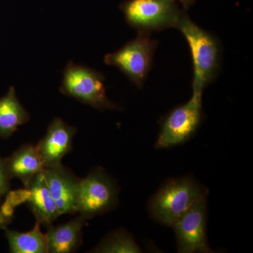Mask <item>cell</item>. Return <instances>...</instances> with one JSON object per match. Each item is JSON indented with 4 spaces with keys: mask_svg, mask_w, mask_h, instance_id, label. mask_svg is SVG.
<instances>
[{
    "mask_svg": "<svg viewBox=\"0 0 253 253\" xmlns=\"http://www.w3.org/2000/svg\"><path fill=\"white\" fill-rule=\"evenodd\" d=\"M189 44L192 58L194 78L193 93L203 94L219 75L221 68V45L217 37L193 22L186 11L176 27Z\"/></svg>",
    "mask_w": 253,
    "mask_h": 253,
    "instance_id": "obj_1",
    "label": "cell"
},
{
    "mask_svg": "<svg viewBox=\"0 0 253 253\" xmlns=\"http://www.w3.org/2000/svg\"><path fill=\"white\" fill-rule=\"evenodd\" d=\"M208 194V190L191 176L170 179L150 200L149 212L154 220L170 227L195 202Z\"/></svg>",
    "mask_w": 253,
    "mask_h": 253,
    "instance_id": "obj_2",
    "label": "cell"
},
{
    "mask_svg": "<svg viewBox=\"0 0 253 253\" xmlns=\"http://www.w3.org/2000/svg\"><path fill=\"white\" fill-rule=\"evenodd\" d=\"M126 22L138 33L176 28L183 14L174 0H126L121 4Z\"/></svg>",
    "mask_w": 253,
    "mask_h": 253,
    "instance_id": "obj_3",
    "label": "cell"
},
{
    "mask_svg": "<svg viewBox=\"0 0 253 253\" xmlns=\"http://www.w3.org/2000/svg\"><path fill=\"white\" fill-rule=\"evenodd\" d=\"M105 81L104 74L99 71L70 61L63 71L60 91L99 111L120 109L108 98Z\"/></svg>",
    "mask_w": 253,
    "mask_h": 253,
    "instance_id": "obj_4",
    "label": "cell"
},
{
    "mask_svg": "<svg viewBox=\"0 0 253 253\" xmlns=\"http://www.w3.org/2000/svg\"><path fill=\"white\" fill-rule=\"evenodd\" d=\"M158 42L150 35L138 33L135 39L126 42L115 52L104 57V62L115 66L130 80L138 88L144 86L153 66Z\"/></svg>",
    "mask_w": 253,
    "mask_h": 253,
    "instance_id": "obj_5",
    "label": "cell"
},
{
    "mask_svg": "<svg viewBox=\"0 0 253 253\" xmlns=\"http://www.w3.org/2000/svg\"><path fill=\"white\" fill-rule=\"evenodd\" d=\"M202 95L193 93L186 104L174 108L163 120L155 148L169 149L189 141L199 129L203 118Z\"/></svg>",
    "mask_w": 253,
    "mask_h": 253,
    "instance_id": "obj_6",
    "label": "cell"
},
{
    "mask_svg": "<svg viewBox=\"0 0 253 253\" xmlns=\"http://www.w3.org/2000/svg\"><path fill=\"white\" fill-rule=\"evenodd\" d=\"M118 194L119 189L114 179L102 168H94L81 179L78 212L86 219L104 214L117 206Z\"/></svg>",
    "mask_w": 253,
    "mask_h": 253,
    "instance_id": "obj_7",
    "label": "cell"
},
{
    "mask_svg": "<svg viewBox=\"0 0 253 253\" xmlns=\"http://www.w3.org/2000/svg\"><path fill=\"white\" fill-rule=\"evenodd\" d=\"M206 225L207 196L198 200L171 225L175 234L177 252L214 253L208 244Z\"/></svg>",
    "mask_w": 253,
    "mask_h": 253,
    "instance_id": "obj_8",
    "label": "cell"
},
{
    "mask_svg": "<svg viewBox=\"0 0 253 253\" xmlns=\"http://www.w3.org/2000/svg\"><path fill=\"white\" fill-rule=\"evenodd\" d=\"M43 174L60 214L77 213L81 178L63 167L62 163L44 168Z\"/></svg>",
    "mask_w": 253,
    "mask_h": 253,
    "instance_id": "obj_9",
    "label": "cell"
},
{
    "mask_svg": "<svg viewBox=\"0 0 253 253\" xmlns=\"http://www.w3.org/2000/svg\"><path fill=\"white\" fill-rule=\"evenodd\" d=\"M77 130L61 118H56L50 123L45 135L36 145L44 168L61 164V161L71 152Z\"/></svg>",
    "mask_w": 253,
    "mask_h": 253,
    "instance_id": "obj_10",
    "label": "cell"
},
{
    "mask_svg": "<svg viewBox=\"0 0 253 253\" xmlns=\"http://www.w3.org/2000/svg\"><path fill=\"white\" fill-rule=\"evenodd\" d=\"M27 201L36 221L49 227L61 216L49 188L43 172L36 174L26 186Z\"/></svg>",
    "mask_w": 253,
    "mask_h": 253,
    "instance_id": "obj_11",
    "label": "cell"
},
{
    "mask_svg": "<svg viewBox=\"0 0 253 253\" xmlns=\"http://www.w3.org/2000/svg\"><path fill=\"white\" fill-rule=\"evenodd\" d=\"M4 166L10 179L17 178L26 187L36 174L43 172L44 166L36 146L23 144L9 157L4 158Z\"/></svg>",
    "mask_w": 253,
    "mask_h": 253,
    "instance_id": "obj_12",
    "label": "cell"
},
{
    "mask_svg": "<svg viewBox=\"0 0 253 253\" xmlns=\"http://www.w3.org/2000/svg\"><path fill=\"white\" fill-rule=\"evenodd\" d=\"M86 219L80 214L61 225L48 227L45 234L48 253H71L77 251L81 246L83 228Z\"/></svg>",
    "mask_w": 253,
    "mask_h": 253,
    "instance_id": "obj_13",
    "label": "cell"
},
{
    "mask_svg": "<svg viewBox=\"0 0 253 253\" xmlns=\"http://www.w3.org/2000/svg\"><path fill=\"white\" fill-rule=\"evenodd\" d=\"M30 114L18 100L13 86L0 98V138L7 139L18 126L28 122Z\"/></svg>",
    "mask_w": 253,
    "mask_h": 253,
    "instance_id": "obj_14",
    "label": "cell"
},
{
    "mask_svg": "<svg viewBox=\"0 0 253 253\" xmlns=\"http://www.w3.org/2000/svg\"><path fill=\"white\" fill-rule=\"evenodd\" d=\"M39 222L36 221L34 227L27 232L11 230L4 228L5 236L11 253H48L45 234L41 230Z\"/></svg>",
    "mask_w": 253,
    "mask_h": 253,
    "instance_id": "obj_15",
    "label": "cell"
},
{
    "mask_svg": "<svg viewBox=\"0 0 253 253\" xmlns=\"http://www.w3.org/2000/svg\"><path fill=\"white\" fill-rule=\"evenodd\" d=\"M91 253H140L142 250L135 240L125 229H119L108 234Z\"/></svg>",
    "mask_w": 253,
    "mask_h": 253,
    "instance_id": "obj_16",
    "label": "cell"
},
{
    "mask_svg": "<svg viewBox=\"0 0 253 253\" xmlns=\"http://www.w3.org/2000/svg\"><path fill=\"white\" fill-rule=\"evenodd\" d=\"M10 181L11 179L5 168L4 158L0 156V199L9 193Z\"/></svg>",
    "mask_w": 253,
    "mask_h": 253,
    "instance_id": "obj_17",
    "label": "cell"
},
{
    "mask_svg": "<svg viewBox=\"0 0 253 253\" xmlns=\"http://www.w3.org/2000/svg\"><path fill=\"white\" fill-rule=\"evenodd\" d=\"M11 221V215L0 212V229H4V228L7 227L8 224H9Z\"/></svg>",
    "mask_w": 253,
    "mask_h": 253,
    "instance_id": "obj_18",
    "label": "cell"
},
{
    "mask_svg": "<svg viewBox=\"0 0 253 253\" xmlns=\"http://www.w3.org/2000/svg\"><path fill=\"white\" fill-rule=\"evenodd\" d=\"M174 1H178L182 6L183 9L186 11L196 2V0H174Z\"/></svg>",
    "mask_w": 253,
    "mask_h": 253,
    "instance_id": "obj_19",
    "label": "cell"
}]
</instances>
